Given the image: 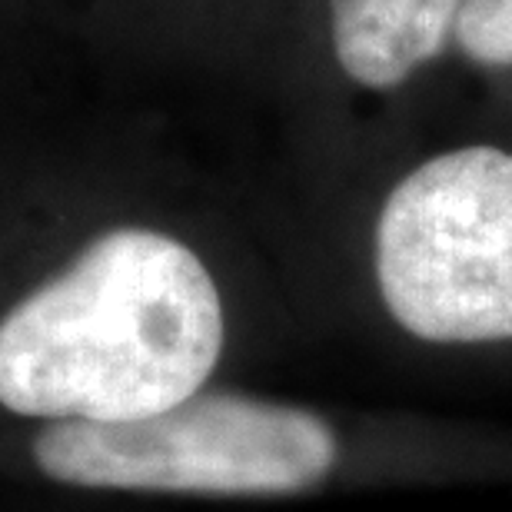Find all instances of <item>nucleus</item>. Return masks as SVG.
Wrapping results in <instances>:
<instances>
[{"mask_svg": "<svg viewBox=\"0 0 512 512\" xmlns=\"http://www.w3.org/2000/svg\"><path fill=\"white\" fill-rule=\"evenodd\" d=\"M463 0H330L333 47L356 84L386 90L433 60Z\"/></svg>", "mask_w": 512, "mask_h": 512, "instance_id": "obj_4", "label": "nucleus"}, {"mask_svg": "<svg viewBox=\"0 0 512 512\" xmlns=\"http://www.w3.org/2000/svg\"><path fill=\"white\" fill-rule=\"evenodd\" d=\"M456 37L476 64H512V0H463L456 14Z\"/></svg>", "mask_w": 512, "mask_h": 512, "instance_id": "obj_5", "label": "nucleus"}, {"mask_svg": "<svg viewBox=\"0 0 512 512\" xmlns=\"http://www.w3.org/2000/svg\"><path fill=\"white\" fill-rule=\"evenodd\" d=\"M403 426L247 393H197L130 423L64 419L34 436L47 479L84 489L293 499L406 463Z\"/></svg>", "mask_w": 512, "mask_h": 512, "instance_id": "obj_2", "label": "nucleus"}, {"mask_svg": "<svg viewBox=\"0 0 512 512\" xmlns=\"http://www.w3.org/2000/svg\"><path fill=\"white\" fill-rule=\"evenodd\" d=\"M223 346L207 263L170 233L120 227L0 320V406L54 423L147 419L203 393Z\"/></svg>", "mask_w": 512, "mask_h": 512, "instance_id": "obj_1", "label": "nucleus"}, {"mask_svg": "<svg viewBox=\"0 0 512 512\" xmlns=\"http://www.w3.org/2000/svg\"><path fill=\"white\" fill-rule=\"evenodd\" d=\"M373 276L409 340L512 346V153L459 147L409 170L376 213Z\"/></svg>", "mask_w": 512, "mask_h": 512, "instance_id": "obj_3", "label": "nucleus"}]
</instances>
